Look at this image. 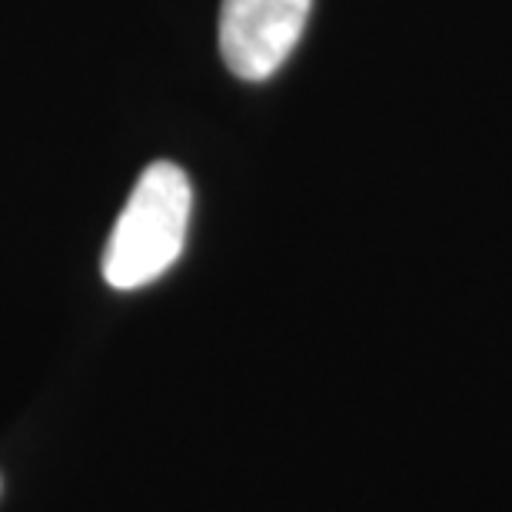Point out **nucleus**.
<instances>
[{"label": "nucleus", "instance_id": "f03ea898", "mask_svg": "<svg viewBox=\"0 0 512 512\" xmlns=\"http://www.w3.org/2000/svg\"><path fill=\"white\" fill-rule=\"evenodd\" d=\"M313 0H223L220 50L240 80H266L300 44Z\"/></svg>", "mask_w": 512, "mask_h": 512}, {"label": "nucleus", "instance_id": "f257e3e1", "mask_svg": "<svg viewBox=\"0 0 512 512\" xmlns=\"http://www.w3.org/2000/svg\"><path fill=\"white\" fill-rule=\"evenodd\" d=\"M193 210L190 177L157 160L140 173L104 250V280L114 290H140L180 260Z\"/></svg>", "mask_w": 512, "mask_h": 512}]
</instances>
